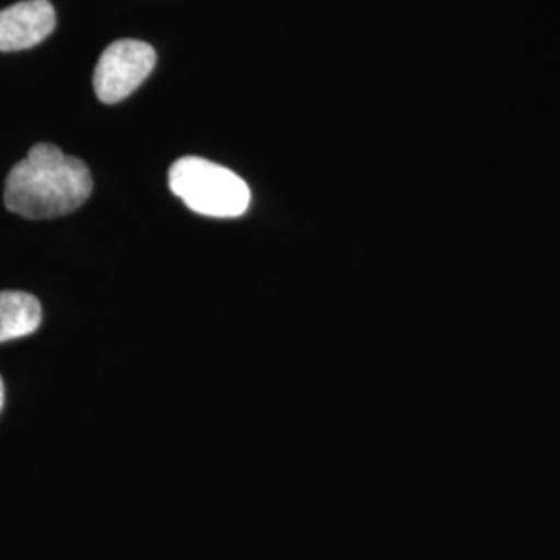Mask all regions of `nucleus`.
I'll use <instances>...</instances> for the list:
<instances>
[{"label": "nucleus", "instance_id": "1", "mask_svg": "<svg viewBox=\"0 0 560 560\" xmlns=\"http://www.w3.org/2000/svg\"><path fill=\"white\" fill-rule=\"evenodd\" d=\"M94 180L85 162L52 143H38L18 162L4 183V206L30 221L75 212L92 196Z\"/></svg>", "mask_w": 560, "mask_h": 560}, {"label": "nucleus", "instance_id": "2", "mask_svg": "<svg viewBox=\"0 0 560 560\" xmlns=\"http://www.w3.org/2000/svg\"><path fill=\"white\" fill-rule=\"evenodd\" d=\"M171 191L189 210L212 219H237L249 208L247 183L217 162L185 156L171 166Z\"/></svg>", "mask_w": 560, "mask_h": 560}, {"label": "nucleus", "instance_id": "3", "mask_svg": "<svg viewBox=\"0 0 560 560\" xmlns=\"http://www.w3.org/2000/svg\"><path fill=\"white\" fill-rule=\"evenodd\" d=\"M156 67V52L140 40L113 42L96 65L94 90L104 104L129 98Z\"/></svg>", "mask_w": 560, "mask_h": 560}, {"label": "nucleus", "instance_id": "4", "mask_svg": "<svg viewBox=\"0 0 560 560\" xmlns=\"http://www.w3.org/2000/svg\"><path fill=\"white\" fill-rule=\"evenodd\" d=\"M57 25L48 0H25L0 11V52H18L46 40Z\"/></svg>", "mask_w": 560, "mask_h": 560}, {"label": "nucleus", "instance_id": "5", "mask_svg": "<svg viewBox=\"0 0 560 560\" xmlns=\"http://www.w3.org/2000/svg\"><path fill=\"white\" fill-rule=\"evenodd\" d=\"M40 301L23 291H0V342L21 339L38 330Z\"/></svg>", "mask_w": 560, "mask_h": 560}, {"label": "nucleus", "instance_id": "6", "mask_svg": "<svg viewBox=\"0 0 560 560\" xmlns=\"http://www.w3.org/2000/svg\"><path fill=\"white\" fill-rule=\"evenodd\" d=\"M2 405H4V384H2V378H0V409H2Z\"/></svg>", "mask_w": 560, "mask_h": 560}]
</instances>
